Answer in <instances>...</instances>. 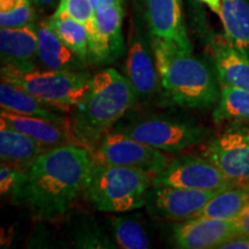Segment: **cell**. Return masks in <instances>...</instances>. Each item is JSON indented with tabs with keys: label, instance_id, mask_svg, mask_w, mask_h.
<instances>
[{
	"label": "cell",
	"instance_id": "obj_1",
	"mask_svg": "<svg viewBox=\"0 0 249 249\" xmlns=\"http://www.w3.org/2000/svg\"><path fill=\"white\" fill-rule=\"evenodd\" d=\"M92 164V154L86 147L68 144L46 149L22 171L12 192L13 200L37 217H60L85 191Z\"/></svg>",
	"mask_w": 249,
	"mask_h": 249
},
{
	"label": "cell",
	"instance_id": "obj_2",
	"mask_svg": "<svg viewBox=\"0 0 249 249\" xmlns=\"http://www.w3.org/2000/svg\"><path fill=\"white\" fill-rule=\"evenodd\" d=\"M139 97L129 80L113 68L92 76L85 98L71 112V126L90 151L135 105Z\"/></svg>",
	"mask_w": 249,
	"mask_h": 249
},
{
	"label": "cell",
	"instance_id": "obj_3",
	"mask_svg": "<svg viewBox=\"0 0 249 249\" xmlns=\"http://www.w3.org/2000/svg\"><path fill=\"white\" fill-rule=\"evenodd\" d=\"M160 86L171 102L187 108H208L220 96L209 67L173 43L151 37Z\"/></svg>",
	"mask_w": 249,
	"mask_h": 249
},
{
	"label": "cell",
	"instance_id": "obj_4",
	"mask_svg": "<svg viewBox=\"0 0 249 249\" xmlns=\"http://www.w3.org/2000/svg\"><path fill=\"white\" fill-rule=\"evenodd\" d=\"M152 179L143 171L93 160L83 195L103 213H126L145 207Z\"/></svg>",
	"mask_w": 249,
	"mask_h": 249
},
{
	"label": "cell",
	"instance_id": "obj_5",
	"mask_svg": "<svg viewBox=\"0 0 249 249\" xmlns=\"http://www.w3.org/2000/svg\"><path fill=\"white\" fill-rule=\"evenodd\" d=\"M1 80L21 87L54 110L71 112L89 91L92 76L82 71L20 70L1 65Z\"/></svg>",
	"mask_w": 249,
	"mask_h": 249
},
{
	"label": "cell",
	"instance_id": "obj_6",
	"mask_svg": "<svg viewBox=\"0 0 249 249\" xmlns=\"http://www.w3.org/2000/svg\"><path fill=\"white\" fill-rule=\"evenodd\" d=\"M116 130L170 154L198 144L210 133V129L193 121L157 116L136 118L124 124H118Z\"/></svg>",
	"mask_w": 249,
	"mask_h": 249
},
{
	"label": "cell",
	"instance_id": "obj_7",
	"mask_svg": "<svg viewBox=\"0 0 249 249\" xmlns=\"http://www.w3.org/2000/svg\"><path fill=\"white\" fill-rule=\"evenodd\" d=\"M95 161L118 165L156 176L169 164V157L161 150L130 138L119 130L107 132L91 151Z\"/></svg>",
	"mask_w": 249,
	"mask_h": 249
},
{
	"label": "cell",
	"instance_id": "obj_8",
	"mask_svg": "<svg viewBox=\"0 0 249 249\" xmlns=\"http://www.w3.org/2000/svg\"><path fill=\"white\" fill-rule=\"evenodd\" d=\"M152 185L219 192L235 186V183L204 156L181 155L170 160L164 170L156 174Z\"/></svg>",
	"mask_w": 249,
	"mask_h": 249
},
{
	"label": "cell",
	"instance_id": "obj_9",
	"mask_svg": "<svg viewBox=\"0 0 249 249\" xmlns=\"http://www.w3.org/2000/svg\"><path fill=\"white\" fill-rule=\"evenodd\" d=\"M203 156L235 185H249V126H231L210 140Z\"/></svg>",
	"mask_w": 249,
	"mask_h": 249
},
{
	"label": "cell",
	"instance_id": "obj_10",
	"mask_svg": "<svg viewBox=\"0 0 249 249\" xmlns=\"http://www.w3.org/2000/svg\"><path fill=\"white\" fill-rule=\"evenodd\" d=\"M218 192L152 185L145 195V208L155 218L183 222L203 209Z\"/></svg>",
	"mask_w": 249,
	"mask_h": 249
},
{
	"label": "cell",
	"instance_id": "obj_11",
	"mask_svg": "<svg viewBox=\"0 0 249 249\" xmlns=\"http://www.w3.org/2000/svg\"><path fill=\"white\" fill-rule=\"evenodd\" d=\"M123 2L95 12L89 27V57L97 64H108L123 57L126 50L123 35Z\"/></svg>",
	"mask_w": 249,
	"mask_h": 249
},
{
	"label": "cell",
	"instance_id": "obj_12",
	"mask_svg": "<svg viewBox=\"0 0 249 249\" xmlns=\"http://www.w3.org/2000/svg\"><path fill=\"white\" fill-rule=\"evenodd\" d=\"M144 18L151 37L192 52L181 0H144Z\"/></svg>",
	"mask_w": 249,
	"mask_h": 249
},
{
	"label": "cell",
	"instance_id": "obj_13",
	"mask_svg": "<svg viewBox=\"0 0 249 249\" xmlns=\"http://www.w3.org/2000/svg\"><path fill=\"white\" fill-rule=\"evenodd\" d=\"M124 76L135 89L139 99H149L157 91L160 85L152 43L141 29L132 34L127 49Z\"/></svg>",
	"mask_w": 249,
	"mask_h": 249
},
{
	"label": "cell",
	"instance_id": "obj_14",
	"mask_svg": "<svg viewBox=\"0 0 249 249\" xmlns=\"http://www.w3.org/2000/svg\"><path fill=\"white\" fill-rule=\"evenodd\" d=\"M236 233L233 220L194 217L176 224L172 239L178 248L210 249L219 248Z\"/></svg>",
	"mask_w": 249,
	"mask_h": 249
},
{
	"label": "cell",
	"instance_id": "obj_15",
	"mask_svg": "<svg viewBox=\"0 0 249 249\" xmlns=\"http://www.w3.org/2000/svg\"><path fill=\"white\" fill-rule=\"evenodd\" d=\"M0 120L12 128L20 130L45 148H54L60 145H81L85 147L80 139L73 132L70 123H57L37 117L22 116L6 110L0 112Z\"/></svg>",
	"mask_w": 249,
	"mask_h": 249
},
{
	"label": "cell",
	"instance_id": "obj_16",
	"mask_svg": "<svg viewBox=\"0 0 249 249\" xmlns=\"http://www.w3.org/2000/svg\"><path fill=\"white\" fill-rule=\"evenodd\" d=\"M1 65L20 70L36 67L38 58L37 24L20 28H0Z\"/></svg>",
	"mask_w": 249,
	"mask_h": 249
},
{
	"label": "cell",
	"instance_id": "obj_17",
	"mask_svg": "<svg viewBox=\"0 0 249 249\" xmlns=\"http://www.w3.org/2000/svg\"><path fill=\"white\" fill-rule=\"evenodd\" d=\"M211 53L219 86L249 91V55L232 46L225 37L213 40Z\"/></svg>",
	"mask_w": 249,
	"mask_h": 249
},
{
	"label": "cell",
	"instance_id": "obj_18",
	"mask_svg": "<svg viewBox=\"0 0 249 249\" xmlns=\"http://www.w3.org/2000/svg\"><path fill=\"white\" fill-rule=\"evenodd\" d=\"M38 35V58L43 68L54 71H81L85 64L62 42L57 33L46 23H37Z\"/></svg>",
	"mask_w": 249,
	"mask_h": 249
},
{
	"label": "cell",
	"instance_id": "obj_19",
	"mask_svg": "<svg viewBox=\"0 0 249 249\" xmlns=\"http://www.w3.org/2000/svg\"><path fill=\"white\" fill-rule=\"evenodd\" d=\"M46 149L20 130L12 128L0 120V160L24 171Z\"/></svg>",
	"mask_w": 249,
	"mask_h": 249
},
{
	"label": "cell",
	"instance_id": "obj_20",
	"mask_svg": "<svg viewBox=\"0 0 249 249\" xmlns=\"http://www.w3.org/2000/svg\"><path fill=\"white\" fill-rule=\"evenodd\" d=\"M0 107L1 110L22 116L37 117L57 123H70L67 117L59 114L54 108L31 95L29 91L4 80L0 83Z\"/></svg>",
	"mask_w": 249,
	"mask_h": 249
},
{
	"label": "cell",
	"instance_id": "obj_21",
	"mask_svg": "<svg viewBox=\"0 0 249 249\" xmlns=\"http://www.w3.org/2000/svg\"><path fill=\"white\" fill-rule=\"evenodd\" d=\"M218 17L225 39L249 55V0H222Z\"/></svg>",
	"mask_w": 249,
	"mask_h": 249
},
{
	"label": "cell",
	"instance_id": "obj_22",
	"mask_svg": "<svg viewBox=\"0 0 249 249\" xmlns=\"http://www.w3.org/2000/svg\"><path fill=\"white\" fill-rule=\"evenodd\" d=\"M248 202L249 185H235L216 193L194 217L233 220Z\"/></svg>",
	"mask_w": 249,
	"mask_h": 249
},
{
	"label": "cell",
	"instance_id": "obj_23",
	"mask_svg": "<svg viewBox=\"0 0 249 249\" xmlns=\"http://www.w3.org/2000/svg\"><path fill=\"white\" fill-rule=\"evenodd\" d=\"M46 23L53 29L62 42L83 62L89 58V30L86 24L65 14L53 13L46 18Z\"/></svg>",
	"mask_w": 249,
	"mask_h": 249
},
{
	"label": "cell",
	"instance_id": "obj_24",
	"mask_svg": "<svg viewBox=\"0 0 249 249\" xmlns=\"http://www.w3.org/2000/svg\"><path fill=\"white\" fill-rule=\"evenodd\" d=\"M220 96L213 111L214 123H248L249 91L230 86H219Z\"/></svg>",
	"mask_w": 249,
	"mask_h": 249
},
{
	"label": "cell",
	"instance_id": "obj_25",
	"mask_svg": "<svg viewBox=\"0 0 249 249\" xmlns=\"http://www.w3.org/2000/svg\"><path fill=\"white\" fill-rule=\"evenodd\" d=\"M112 232L117 245L124 249H145L150 247L148 234L136 220L117 217L112 219Z\"/></svg>",
	"mask_w": 249,
	"mask_h": 249
},
{
	"label": "cell",
	"instance_id": "obj_26",
	"mask_svg": "<svg viewBox=\"0 0 249 249\" xmlns=\"http://www.w3.org/2000/svg\"><path fill=\"white\" fill-rule=\"evenodd\" d=\"M31 0H0V27L20 28L35 23Z\"/></svg>",
	"mask_w": 249,
	"mask_h": 249
},
{
	"label": "cell",
	"instance_id": "obj_27",
	"mask_svg": "<svg viewBox=\"0 0 249 249\" xmlns=\"http://www.w3.org/2000/svg\"><path fill=\"white\" fill-rule=\"evenodd\" d=\"M95 12L90 0H60L54 13L68 15L74 20L86 24L89 29L93 21Z\"/></svg>",
	"mask_w": 249,
	"mask_h": 249
},
{
	"label": "cell",
	"instance_id": "obj_28",
	"mask_svg": "<svg viewBox=\"0 0 249 249\" xmlns=\"http://www.w3.org/2000/svg\"><path fill=\"white\" fill-rule=\"evenodd\" d=\"M77 247L81 248H111L110 242L99 233L98 229L89 226L86 227L82 232L77 231L76 241Z\"/></svg>",
	"mask_w": 249,
	"mask_h": 249
},
{
	"label": "cell",
	"instance_id": "obj_29",
	"mask_svg": "<svg viewBox=\"0 0 249 249\" xmlns=\"http://www.w3.org/2000/svg\"><path fill=\"white\" fill-rule=\"evenodd\" d=\"M21 174H22V171L18 167L1 163L0 165V192L2 195L14 191L21 178Z\"/></svg>",
	"mask_w": 249,
	"mask_h": 249
},
{
	"label": "cell",
	"instance_id": "obj_30",
	"mask_svg": "<svg viewBox=\"0 0 249 249\" xmlns=\"http://www.w3.org/2000/svg\"><path fill=\"white\" fill-rule=\"evenodd\" d=\"M233 222L236 227V232L249 238V202L245 205L240 213L233 219Z\"/></svg>",
	"mask_w": 249,
	"mask_h": 249
},
{
	"label": "cell",
	"instance_id": "obj_31",
	"mask_svg": "<svg viewBox=\"0 0 249 249\" xmlns=\"http://www.w3.org/2000/svg\"><path fill=\"white\" fill-rule=\"evenodd\" d=\"M220 249H249V238L246 235L236 234L219 247Z\"/></svg>",
	"mask_w": 249,
	"mask_h": 249
},
{
	"label": "cell",
	"instance_id": "obj_32",
	"mask_svg": "<svg viewBox=\"0 0 249 249\" xmlns=\"http://www.w3.org/2000/svg\"><path fill=\"white\" fill-rule=\"evenodd\" d=\"M31 2L40 11H49V9L57 8L60 0H31Z\"/></svg>",
	"mask_w": 249,
	"mask_h": 249
},
{
	"label": "cell",
	"instance_id": "obj_33",
	"mask_svg": "<svg viewBox=\"0 0 249 249\" xmlns=\"http://www.w3.org/2000/svg\"><path fill=\"white\" fill-rule=\"evenodd\" d=\"M92 7L95 8V11H99V9L110 7V6L121 4L123 0H90Z\"/></svg>",
	"mask_w": 249,
	"mask_h": 249
},
{
	"label": "cell",
	"instance_id": "obj_34",
	"mask_svg": "<svg viewBox=\"0 0 249 249\" xmlns=\"http://www.w3.org/2000/svg\"><path fill=\"white\" fill-rule=\"evenodd\" d=\"M201 2H203L209 7L213 13H216L217 15L219 14L220 12V5H222V0H200Z\"/></svg>",
	"mask_w": 249,
	"mask_h": 249
}]
</instances>
